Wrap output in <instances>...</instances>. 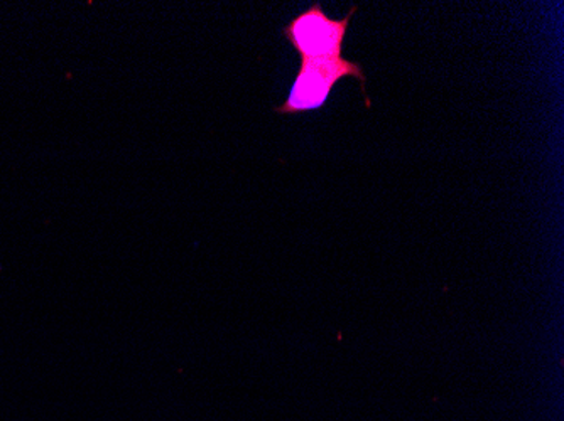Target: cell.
Masks as SVG:
<instances>
[{
    "instance_id": "1",
    "label": "cell",
    "mask_w": 564,
    "mask_h": 421,
    "mask_svg": "<svg viewBox=\"0 0 564 421\" xmlns=\"http://www.w3.org/2000/svg\"><path fill=\"white\" fill-rule=\"evenodd\" d=\"M358 5H351L344 19H329L322 4L315 2L312 8L301 12L290 24L284 25L282 36L290 41L301 59L307 62H332L341 59L345 37L350 27L351 18L357 14Z\"/></svg>"
},
{
    "instance_id": "2",
    "label": "cell",
    "mask_w": 564,
    "mask_h": 421,
    "mask_svg": "<svg viewBox=\"0 0 564 421\" xmlns=\"http://www.w3.org/2000/svg\"><path fill=\"white\" fill-rule=\"evenodd\" d=\"M357 78L364 85L367 107H372L366 93V75L360 63L350 59H332V62H307L301 59L300 71L293 81L290 95L284 104L275 109L279 115H297V113L312 112L322 109L328 101L329 93L341 78Z\"/></svg>"
}]
</instances>
